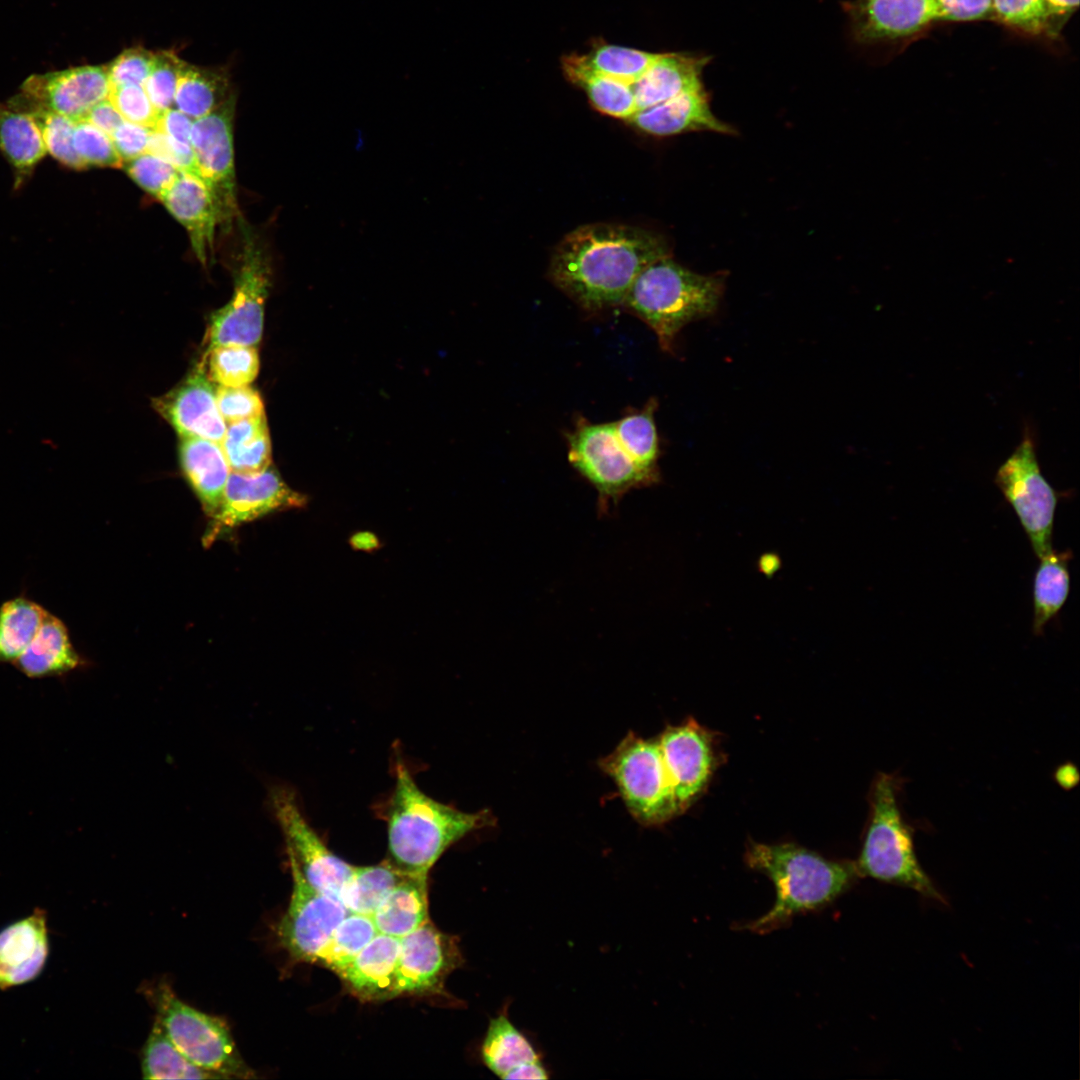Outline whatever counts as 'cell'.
I'll list each match as a JSON object with an SVG mask.
<instances>
[{"label": "cell", "instance_id": "obj_1", "mask_svg": "<svg viewBox=\"0 0 1080 1080\" xmlns=\"http://www.w3.org/2000/svg\"><path fill=\"white\" fill-rule=\"evenodd\" d=\"M653 232L617 224H590L569 233L554 252L553 283L583 310L594 313L622 305L640 272L668 255Z\"/></svg>", "mask_w": 1080, "mask_h": 1080}, {"label": "cell", "instance_id": "obj_2", "mask_svg": "<svg viewBox=\"0 0 1080 1080\" xmlns=\"http://www.w3.org/2000/svg\"><path fill=\"white\" fill-rule=\"evenodd\" d=\"M386 819L388 860L412 875H428L448 848L494 821L488 810L465 812L431 798L401 761Z\"/></svg>", "mask_w": 1080, "mask_h": 1080}, {"label": "cell", "instance_id": "obj_3", "mask_svg": "<svg viewBox=\"0 0 1080 1080\" xmlns=\"http://www.w3.org/2000/svg\"><path fill=\"white\" fill-rule=\"evenodd\" d=\"M745 860L749 867L766 874L776 889L772 908L746 926L756 932L768 931L800 912L830 903L859 875L855 863L827 860L794 844L753 843Z\"/></svg>", "mask_w": 1080, "mask_h": 1080}, {"label": "cell", "instance_id": "obj_4", "mask_svg": "<svg viewBox=\"0 0 1080 1080\" xmlns=\"http://www.w3.org/2000/svg\"><path fill=\"white\" fill-rule=\"evenodd\" d=\"M723 289L720 276L693 272L668 254L640 272L622 305L654 331L663 351L673 352L684 326L716 312Z\"/></svg>", "mask_w": 1080, "mask_h": 1080}, {"label": "cell", "instance_id": "obj_5", "mask_svg": "<svg viewBox=\"0 0 1080 1080\" xmlns=\"http://www.w3.org/2000/svg\"><path fill=\"white\" fill-rule=\"evenodd\" d=\"M904 779L879 773L870 791V815L857 862L858 874L906 887L926 898L946 903L945 897L917 859L914 830L902 809Z\"/></svg>", "mask_w": 1080, "mask_h": 1080}, {"label": "cell", "instance_id": "obj_6", "mask_svg": "<svg viewBox=\"0 0 1080 1080\" xmlns=\"http://www.w3.org/2000/svg\"><path fill=\"white\" fill-rule=\"evenodd\" d=\"M157 1018L166 1034L190 1061L225 1079H254L256 1073L244 1061L227 1024L181 1001L165 984L150 991Z\"/></svg>", "mask_w": 1080, "mask_h": 1080}, {"label": "cell", "instance_id": "obj_7", "mask_svg": "<svg viewBox=\"0 0 1080 1080\" xmlns=\"http://www.w3.org/2000/svg\"><path fill=\"white\" fill-rule=\"evenodd\" d=\"M599 766L614 780L627 809L640 824H661L681 812L657 740L630 732Z\"/></svg>", "mask_w": 1080, "mask_h": 1080}, {"label": "cell", "instance_id": "obj_8", "mask_svg": "<svg viewBox=\"0 0 1080 1080\" xmlns=\"http://www.w3.org/2000/svg\"><path fill=\"white\" fill-rule=\"evenodd\" d=\"M568 461L597 491L598 510L607 513L630 490L654 485L626 453L611 423L579 417L566 434Z\"/></svg>", "mask_w": 1080, "mask_h": 1080}, {"label": "cell", "instance_id": "obj_9", "mask_svg": "<svg viewBox=\"0 0 1080 1080\" xmlns=\"http://www.w3.org/2000/svg\"><path fill=\"white\" fill-rule=\"evenodd\" d=\"M994 482L1013 508L1034 553L1052 550V531L1058 496L1044 477L1030 431L996 471Z\"/></svg>", "mask_w": 1080, "mask_h": 1080}, {"label": "cell", "instance_id": "obj_10", "mask_svg": "<svg viewBox=\"0 0 1080 1080\" xmlns=\"http://www.w3.org/2000/svg\"><path fill=\"white\" fill-rule=\"evenodd\" d=\"M269 288L268 258L255 236L245 228L234 293L230 302L211 317L206 336L208 349L220 345H257L262 336Z\"/></svg>", "mask_w": 1080, "mask_h": 1080}, {"label": "cell", "instance_id": "obj_11", "mask_svg": "<svg viewBox=\"0 0 1080 1080\" xmlns=\"http://www.w3.org/2000/svg\"><path fill=\"white\" fill-rule=\"evenodd\" d=\"M270 801L284 835L290 867L317 891L340 900L355 866L330 851L307 822L291 790L274 788Z\"/></svg>", "mask_w": 1080, "mask_h": 1080}, {"label": "cell", "instance_id": "obj_12", "mask_svg": "<svg viewBox=\"0 0 1080 1080\" xmlns=\"http://www.w3.org/2000/svg\"><path fill=\"white\" fill-rule=\"evenodd\" d=\"M290 870L293 889L277 936L293 961L315 963L335 928L350 912L339 899L317 891L296 869Z\"/></svg>", "mask_w": 1080, "mask_h": 1080}, {"label": "cell", "instance_id": "obj_13", "mask_svg": "<svg viewBox=\"0 0 1080 1080\" xmlns=\"http://www.w3.org/2000/svg\"><path fill=\"white\" fill-rule=\"evenodd\" d=\"M235 96L231 93L216 109L195 119L191 130L200 178L208 186L221 222L236 211L232 123Z\"/></svg>", "mask_w": 1080, "mask_h": 1080}, {"label": "cell", "instance_id": "obj_14", "mask_svg": "<svg viewBox=\"0 0 1080 1080\" xmlns=\"http://www.w3.org/2000/svg\"><path fill=\"white\" fill-rule=\"evenodd\" d=\"M307 497L290 488L271 466L254 474L231 472L218 512L211 518L205 543L243 523L276 511L303 508Z\"/></svg>", "mask_w": 1080, "mask_h": 1080}, {"label": "cell", "instance_id": "obj_15", "mask_svg": "<svg viewBox=\"0 0 1080 1080\" xmlns=\"http://www.w3.org/2000/svg\"><path fill=\"white\" fill-rule=\"evenodd\" d=\"M463 958L456 938L429 920L400 939L395 997L439 994Z\"/></svg>", "mask_w": 1080, "mask_h": 1080}, {"label": "cell", "instance_id": "obj_16", "mask_svg": "<svg viewBox=\"0 0 1080 1080\" xmlns=\"http://www.w3.org/2000/svg\"><path fill=\"white\" fill-rule=\"evenodd\" d=\"M110 88L106 66L74 67L30 76L21 87L22 96L17 104L42 108L77 121L107 99Z\"/></svg>", "mask_w": 1080, "mask_h": 1080}, {"label": "cell", "instance_id": "obj_17", "mask_svg": "<svg viewBox=\"0 0 1080 1080\" xmlns=\"http://www.w3.org/2000/svg\"><path fill=\"white\" fill-rule=\"evenodd\" d=\"M844 9L855 40L862 44L909 39L941 20L936 0H855Z\"/></svg>", "mask_w": 1080, "mask_h": 1080}, {"label": "cell", "instance_id": "obj_18", "mask_svg": "<svg viewBox=\"0 0 1080 1080\" xmlns=\"http://www.w3.org/2000/svg\"><path fill=\"white\" fill-rule=\"evenodd\" d=\"M215 389L201 364L173 390L154 400V407L180 437L221 443L227 426L216 403Z\"/></svg>", "mask_w": 1080, "mask_h": 1080}, {"label": "cell", "instance_id": "obj_19", "mask_svg": "<svg viewBox=\"0 0 1080 1080\" xmlns=\"http://www.w3.org/2000/svg\"><path fill=\"white\" fill-rule=\"evenodd\" d=\"M681 812L706 784L712 765L707 735L694 721L667 728L657 739Z\"/></svg>", "mask_w": 1080, "mask_h": 1080}, {"label": "cell", "instance_id": "obj_20", "mask_svg": "<svg viewBox=\"0 0 1080 1080\" xmlns=\"http://www.w3.org/2000/svg\"><path fill=\"white\" fill-rule=\"evenodd\" d=\"M480 1055L483 1064L501 1079L550 1078V1072L535 1045L510 1020L508 1004L490 1019Z\"/></svg>", "mask_w": 1080, "mask_h": 1080}, {"label": "cell", "instance_id": "obj_21", "mask_svg": "<svg viewBox=\"0 0 1080 1080\" xmlns=\"http://www.w3.org/2000/svg\"><path fill=\"white\" fill-rule=\"evenodd\" d=\"M49 954L46 912L32 914L0 931V989L28 983L42 972Z\"/></svg>", "mask_w": 1080, "mask_h": 1080}, {"label": "cell", "instance_id": "obj_22", "mask_svg": "<svg viewBox=\"0 0 1080 1080\" xmlns=\"http://www.w3.org/2000/svg\"><path fill=\"white\" fill-rule=\"evenodd\" d=\"M627 121L653 136H672L690 131L721 134L734 132L712 113L703 84L665 102L637 111Z\"/></svg>", "mask_w": 1080, "mask_h": 1080}, {"label": "cell", "instance_id": "obj_23", "mask_svg": "<svg viewBox=\"0 0 1080 1080\" xmlns=\"http://www.w3.org/2000/svg\"><path fill=\"white\" fill-rule=\"evenodd\" d=\"M160 200L186 228L194 253L206 264L214 248L216 225L221 222L208 186L199 176L180 171L175 183Z\"/></svg>", "mask_w": 1080, "mask_h": 1080}, {"label": "cell", "instance_id": "obj_24", "mask_svg": "<svg viewBox=\"0 0 1080 1080\" xmlns=\"http://www.w3.org/2000/svg\"><path fill=\"white\" fill-rule=\"evenodd\" d=\"M400 939L378 933L339 974L345 987L363 1001L395 997Z\"/></svg>", "mask_w": 1080, "mask_h": 1080}, {"label": "cell", "instance_id": "obj_25", "mask_svg": "<svg viewBox=\"0 0 1080 1080\" xmlns=\"http://www.w3.org/2000/svg\"><path fill=\"white\" fill-rule=\"evenodd\" d=\"M179 458L183 473L212 518L219 510L230 468L220 443L200 438L181 437Z\"/></svg>", "mask_w": 1080, "mask_h": 1080}, {"label": "cell", "instance_id": "obj_26", "mask_svg": "<svg viewBox=\"0 0 1080 1080\" xmlns=\"http://www.w3.org/2000/svg\"><path fill=\"white\" fill-rule=\"evenodd\" d=\"M709 60L708 56L659 54L648 70L632 84L637 111L702 85L701 74Z\"/></svg>", "mask_w": 1080, "mask_h": 1080}, {"label": "cell", "instance_id": "obj_27", "mask_svg": "<svg viewBox=\"0 0 1080 1080\" xmlns=\"http://www.w3.org/2000/svg\"><path fill=\"white\" fill-rule=\"evenodd\" d=\"M12 664L26 676L38 678L75 669L80 657L65 624L47 612L33 640Z\"/></svg>", "mask_w": 1080, "mask_h": 1080}, {"label": "cell", "instance_id": "obj_28", "mask_svg": "<svg viewBox=\"0 0 1080 1080\" xmlns=\"http://www.w3.org/2000/svg\"><path fill=\"white\" fill-rule=\"evenodd\" d=\"M428 875H407L380 902L371 915L377 932L398 939L426 923Z\"/></svg>", "mask_w": 1080, "mask_h": 1080}, {"label": "cell", "instance_id": "obj_29", "mask_svg": "<svg viewBox=\"0 0 1080 1080\" xmlns=\"http://www.w3.org/2000/svg\"><path fill=\"white\" fill-rule=\"evenodd\" d=\"M562 66L567 78L585 91L598 111L625 120L637 112L632 84L595 72L584 55H569L563 58Z\"/></svg>", "mask_w": 1080, "mask_h": 1080}, {"label": "cell", "instance_id": "obj_30", "mask_svg": "<svg viewBox=\"0 0 1080 1080\" xmlns=\"http://www.w3.org/2000/svg\"><path fill=\"white\" fill-rule=\"evenodd\" d=\"M0 150L16 171L28 176L47 150L40 128L27 112L0 103Z\"/></svg>", "mask_w": 1080, "mask_h": 1080}, {"label": "cell", "instance_id": "obj_31", "mask_svg": "<svg viewBox=\"0 0 1080 1080\" xmlns=\"http://www.w3.org/2000/svg\"><path fill=\"white\" fill-rule=\"evenodd\" d=\"M220 445L232 472L254 474L271 466L265 415L229 423Z\"/></svg>", "mask_w": 1080, "mask_h": 1080}, {"label": "cell", "instance_id": "obj_32", "mask_svg": "<svg viewBox=\"0 0 1080 1080\" xmlns=\"http://www.w3.org/2000/svg\"><path fill=\"white\" fill-rule=\"evenodd\" d=\"M1040 559L1033 584V632L1041 635L1059 613L1070 591L1069 551H1049Z\"/></svg>", "mask_w": 1080, "mask_h": 1080}, {"label": "cell", "instance_id": "obj_33", "mask_svg": "<svg viewBox=\"0 0 1080 1080\" xmlns=\"http://www.w3.org/2000/svg\"><path fill=\"white\" fill-rule=\"evenodd\" d=\"M231 93L228 76L223 70L184 62L174 105L195 120L212 112Z\"/></svg>", "mask_w": 1080, "mask_h": 1080}, {"label": "cell", "instance_id": "obj_34", "mask_svg": "<svg viewBox=\"0 0 1080 1080\" xmlns=\"http://www.w3.org/2000/svg\"><path fill=\"white\" fill-rule=\"evenodd\" d=\"M657 405V400L651 398L640 411L625 415L612 425L617 439L635 464L659 482L660 447L654 419Z\"/></svg>", "mask_w": 1080, "mask_h": 1080}, {"label": "cell", "instance_id": "obj_35", "mask_svg": "<svg viewBox=\"0 0 1080 1080\" xmlns=\"http://www.w3.org/2000/svg\"><path fill=\"white\" fill-rule=\"evenodd\" d=\"M141 1069L144 1079H223L197 1066L182 1054L158 1020L154 1022L144 1045Z\"/></svg>", "mask_w": 1080, "mask_h": 1080}, {"label": "cell", "instance_id": "obj_36", "mask_svg": "<svg viewBox=\"0 0 1080 1080\" xmlns=\"http://www.w3.org/2000/svg\"><path fill=\"white\" fill-rule=\"evenodd\" d=\"M407 875L389 860L369 866H355L340 901L350 913L371 916L385 896Z\"/></svg>", "mask_w": 1080, "mask_h": 1080}, {"label": "cell", "instance_id": "obj_37", "mask_svg": "<svg viewBox=\"0 0 1080 1080\" xmlns=\"http://www.w3.org/2000/svg\"><path fill=\"white\" fill-rule=\"evenodd\" d=\"M46 611L20 596L0 607V663H13L27 648L42 624Z\"/></svg>", "mask_w": 1080, "mask_h": 1080}, {"label": "cell", "instance_id": "obj_38", "mask_svg": "<svg viewBox=\"0 0 1080 1080\" xmlns=\"http://www.w3.org/2000/svg\"><path fill=\"white\" fill-rule=\"evenodd\" d=\"M377 934L371 916L348 913L335 928L315 963L338 975Z\"/></svg>", "mask_w": 1080, "mask_h": 1080}, {"label": "cell", "instance_id": "obj_39", "mask_svg": "<svg viewBox=\"0 0 1080 1080\" xmlns=\"http://www.w3.org/2000/svg\"><path fill=\"white\" fill-rule=\"evenodd\" d=\"M207 376L219 386L239 387L250 384L259 370L255 346L220 345L208 349Z\"/></svg>", "mask_w": 1080, "mask_h": 1080}, {"label": "cell", "instance_id": "obj_40", "mask_svg": "<svg viewBox=\"0 0 1080 1080\" xmlns=\"http://www.w3.org/2000/svg\"><path fill=\"white\" fill-rule=\"evenodd\" d=\"M584 56L595 72L634 84L659 54L606 44L597 46L589 55Z\"/></svg>", "mask_w": 1080, "mask_h": 1080}, {"label": "cell", "instance_id": "obj_41", "mask_svg": "<svg viewBox=\"0 0 1080 1080\" xmlns=\"http://www.w3.org/2000/svg\"><path fill=\"white\" fill-rule=\"evenodd\" d=\"M992 18L1032 36L1057 33V21L1045 0H992Z\"/></svg>", "mask_w": 1080, "mask_h": 1080}, {"label": "cell", "instance_id": "obj_42", "mask_svg": "<svg viewBox=\"0 0 1080 1080\" xmlns=\"http://www.w3.org/2000/svg\"><path fill=\"white\" fill-rule=\"evenodd\" d=\"M21 111L34 118L42 133L47 152L55 159L69 168L81 170L87 167L73 145L76 120L38 107H27Z\"/></svg>", "mask_w": 1080, "mask_h": 1080}, {"label": "cell", "instance_id": "obj_43", "mask_svg": "<svg viewBox=\"0 0 1080 1080\" xmlns=\"http://www.w3.org/2000/svg\"><path fill=\"white\" fill-rule=\"evenodd\" d=\"M184 61L174 51L154 52L150 73L143 87L153 105L163 112L174 105V98Z\"/></svg>", "mask_w": 1080, "mask_h": 1080}, {"label": "cell", "instance_id": "obj_44", "mask_svg": "<svg viewBox=\"0 0 1080 1080\" xmlns=\"http://www.w3.org/2000/svg\"><path fill=\"white\" fill-rule=\"evenodd\" d=\"M73 145L87 167L95 165L119 168L124 165L111 136L85 119L76 121Z\"/></svg>", "mask_w": 1080, "mask_h": 1080}, {"label": "cell", "instance_id": "obj_45", "mask_svg": "<svg viewBox=\"0 0 1080 1080\" xmlns=\"http://www.w3.org/2000/svg\"><path fill=\"white\" fill-rule=\"evenodd\" d=\"M128 175L145 191L159 200L172 187L180 171L167 160L144 153L125 165Z\"/></svg>", "mask_w": 1080, "mask_h": 1080}, {"label": "cell", "instance_id": "obj_46", "mask_svg": "<svg viewBox=\"0 0 1080 1080\" xmlns=\"http://www.w3.org/2000/svg\"><path fill=\"white\" fill-rule=\"evenodd\" d=\"M108 99L125 121L156 130L161 112L153 105L143 86H113Z\"/></svg>", "mask_w": 1080, "mask_h": 1080}, {"label": "cell", "instance_id": "obj_47", "mask_svg": "<svg viewBox=\"0 0 1080 1080\" xmlns=\"http://www.w3.org/2000/svg\"><path fill=\"white\" fill-rule=\"evenodd\" d=\"M216 403L226 423L265 415L263 401L252 387L218 386L215 389Z\"/></svg>", "mask_w": 1080, "mask_h": 1080}, {"label": "cell", "instance_id": "obj_48", "mask_svg": "<svg viewBox=\"0 0 1080 1080\" xmlns=\"http://www.w3.org/2000/svg\"><path fill=\"white\" fill-rule=\"evenodd\" d=\"M154 60V52L142 47L124 50L108 66L110 86L141 85L146 81Z\"/></svg>", "mask_w": 1080, "mask_h": 1080}, {"label": "cell", "instance_id": "obj_49", "mask_svg": "<svg viewBox=\"0 0 1080 1080\" xmlns=\"http://www.w3.org/2000/svg\"><path fill=\"white\" fill-rule=\"evenodd\" d=\"M147 152L167 160L181 172L199 176L196 158L191 144L179 142L162 132L153 130L150 135Z\"/></svg>", "mask_w": 1080, "mask_h": 1080}, {"label": "cell", "instance_id": "obj_50", "mask_svg": "<svg viewBox=\"0 0 1080 1080\" xmlns=\"http://www.w3.org/2000/svg\"><path fill=\"white\" fill-rule=\"evenodd\" d=\"M152 131L125 120L113 131L110 136L124 163L147 152Z\"/></svg>", "mask_w": 1080, "mask_h": 1080}, {"label": "cell", "instance_id": "obj_51", "mask_svg": "<svg viewBox=\"0 0 1080 1080\" xmlns=\"http://www.w3.org/2000/svg\"><path fill=\"white\" fill-rule=\"evenodd\" d=\"M941 20L971 21L992 18V0H936Z\"/></svg>", "mask_w": 1080, "mask_h": 1080}, {"label": "cell", "instance_id": "obj_52", "mask_svg": "<svg viewBox=\"0 0 1080 1080\" xmlns=\"http://www.w3.org/2000/svg\"><path fill=\"white\" fill-rule=\"evenodd\" d=\"M194 120L177 108L161 112L156 131L162 132L179 142L191 144V130Z\"/></svg>", "mask_w": 1080, "mask_h": 1080}, {"label": "cell", "instance_id": "obj_53", "mask_svg": "<svg viewBox=\"0 0 1080 1080\" xmlns=\"http://www.w3.org/2000/svg\"><path fill=\"white\" fill-rule=\"evenodd\" d=\"M83 119L109 135L124 121L108 98L93 106Z\"/></svg>", "mask_w": 1080, "mask_h": 1080}, {"label": "cell", "instance_id": "obj_54", "mask_svg": "<svg viewBox=\"0 0 1080 1080\" xmlns=\"http://www.w3.org/2000/svg\"><path fill=\"white\" fill-rule=\"evenodd\" d=\"M1056 783L1063 789L1069 790L1075 787L1079 782V771L1077 767L1072 763H1065L1059 766L1054 773Z\"/></svg>", "mask_w": 1080, "mask_h": 1080}, {"label": "cell", "instance_id": "obj_55", "mask_svg": "<svg viewBox=\"0 0 1080 1080\" xmlns=\"http://www.w3.org/2000/svg\"><path fill=\"white\" fill-rule=\"evenodd\" d=\"M351 546L356 550L374 551L380 547L378 537L368 531L357 532L350 538Z\"/></svg>", "mask_w": 1080, "mask_h": 1080}, {"label": "cell", "instance_id": "obj_56", "mask_svg": "<svg viewBox=\"0 0 1080 1080\" xmlns=\"http://www.w3.org/2000/svg\"><path fill=\"white\" fill-rule=\"evenodd\" d=\"M1054 19L1063 20L1079 5V0H1045Z\"/></svg>", "mask_w": 1080, "mask_h": 1080}, {"label": "cell", "instance_id": "obj_57", "mask_svg": "<svg viewBox=\"0 0 1080 1080\" xmlns=\"http://www.w3.org/2000/svg\"><path fill=\"white\" fill-rule=\"evenodd\" d=\"M760 568L766 574L773 573L778 568V559L775 555L767 554L760 560Z\"/></svg>", "mask_w": 1080, "mask_h": 1080}]
</instances>
